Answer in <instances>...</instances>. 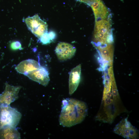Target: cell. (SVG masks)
<instances>
[{
	"mask_svg": "<svg viewBox=\"0 0 139 139\" xmlns=\"http://www.w3.org/2000/svg\"><path fill=\"white\" fill-rule=\"evenodd\" d=\"M104 89L101 104L95 120L111 124L121 113L128 110L123 105L119 96L114 75L105 74L103 81Z\"/></svg>",
	"mask_w": 139,
	"mask_h": 139,
	"instance_id": "6da1fadb",
	"label": "cell"
},
{
	"mask_svg": "<svg viewBox=\"0 0 139 139\" xmlns=\"http://www.w3.org/2000/svg\"><path fill=\"white\" fill-rule=\"evenodd\" d=\"M59 116L60 124L70 127L82 122L86 117L88 108L84 102L73 98L64 99Z\"/></svg>",
	"mask_w": 139,
	"mask_h": 139,
	"instance_id": "7a4b0ae2",
	"label": "cell"
},
{
	"mask_svg": "<svg viewBox=\"0 0 139 139\" xmlns=\"http://www.w3.org/2000/svg\"><path fill=\"white\" fill-rule=\"evenodd\" d=\"M113 42L111 15L95 20L92 42L94 46L112 44Z\"/></svg>",
	"mask_w": 139,
	"mask_h": 139,
	"instance_id": "3957f363",
	"label": "cell"
},
{
	"mask_svg": "<svg viewBox=\"0 0 139 139\" xmlns=\"http://www.w3.org/2000/svg\"><path fill=\"white\" fill-rule=\"evenodd\" d=\"M21 117L20 113L10 106L0 107V129L6 126L16 127Z\"/></svg>",
	"mask_w": 139,
	"mask_h": 139,
	"instance_id": "277c9868",
	"label": "cell"
},
{
	"mask_svg": "<svg viewBox=\"0 0 139 139\" xmlns=\"http://www.w3.org/2000/svg\"><path fill=\"white\" fill-rule=\"evenodd\" d=\"M114 132L123 137L128 139L138 138V130L131 124L128 117L121 120L113 129Z\"/></svg>",
	"mask_w": 139,
	"mask_h": 139,
	"instance_id": "5b68a950",
	"label": "cell"
},
{
	"mask_svg": "<svg viewBox=\"0 0 139 139\" xmlns=\"http://www.w3.org/2000/svg\"><path fill=\"white\" fill-rule=\"evenodd\" d=\"M24 21L29 29L39 39L47 32V23L42 20L37 14L26 18Z\"/></svg>",
	"mask_w": 139,
	"mask_h": 139,
	"instance_id": "8992f818",
	"label": "cell"
},
{
	"mask_svg": "<svg viewBox=\"0 0 139 139\" xmlns=\"http://www.w3.org/2000/svg\"><path fill=\"white\" fill-rule=\"evenodd\" d=\"M4 91L0 94V107L10 106V104L17 99L20 86H14L5 83Z\"/></svg>",
	"mask_w": 139,
	"mask_h": 139,
	"instance_id": "52a82bcc",
	"label": "cell"
},
{
	"mask_svg": "<svg viewBox=\"0 0 139 139\" xmlns=\"http://www.w3.org/2000/svg\"><path fill=\"white\" fill-rule=\"evenodd\" d=\"M76 51L75 47L71 44L65 42L58 43L55 49L58 58L61 60L71 58L75 54Z\"/></svg>",
	"mask_w": 139,
	"mask_h": 139,
	"instance_id": "ba28073f",
	"label": "cell"
},
{
	"mask_svg": "<svg viewBox=\"0 0 139 139\" xmlns=\"http://www.w3.org/2000/svg\"><path fill=\"white\" fill-rule=\"evenodd\" d=\"M26 76L44 86L48 84L50 80L47 70L46 68L41 66L39 69L29 73Z\"/></svg>",
	"mask_w": 139,
	"mask_h": 139,
	"instance_id": "9c48e42d",
	"label": "cell"
},
{
	"mask_svg": "<svg viewBox=\"0 0 139 139\" xmlns=\"http://www.w3.org/2000/svg\"><path fill=\"white\" fill-rule=\"evenodd\" d=\"M90 6L93 12L95 20L105 19L111 15L109 9L102 0H97Z\"/></svg>",
	"mask_w": 139,
	"mask_h": 139,
	"instance_id": "30bf717a",
	"label": "cell"
},
{
	"mask_svg": "<svg viewBox=\"0 0 139 139\" xmlns=\"http://www.w3.org/2000/svg\"><path fill=\"white\" fill-rule=\"evenodd\" d=\"M40 66L37 61L28 59L21 62L16 66L15 69L19 73L26 76L29 73L39 69Z\"/></svg>",
	"mask_w": 139,
	"mask_h": 139,
	"instance_id": "8fae6325",
	"label": "cell"
},
{
	"mask_svg": "<svg viewBox=\"0 0 139 139\" xmlns=\"http://www.w3.org/2000/svg\"><path fill=\"white\" fill-rule=\"evenodd\" d=\"M81 66L79 64L71 71L69 80V94H72L76 90L79 84L81 74Z\"/></svg>",
	"mask_w": 139,
	"mask_h": 139,
	"instance_id": "7c38bea8",
	"label": "cell"
},
{
	"mask_svg": "<svg viewBox=\"0 0 139 139\" xmlns=\"http://www.w3.org/2000/svg\"><path fill=\"white\" fill-rule=\"evenodd\" d=\"M94 46L99 51L102 59L108 62V64L113 62L114 47L112 44Z\"/></svg>",
	"mask_w": 139,
	"mask_h": 139,
	"instance_id": "4fadbf2b",
	"label": "cell"
},
{
	"mask_svg": "<svg viewBox=\"0 0 139 139\" xmlns=\"http://www.w3.org/2000/svg\"><path fill=\"white\" fill-rule=\"evenodd\" d=\"M20 135L16 127L10 126L0 129V139H20Z\"/></svg>",
	"mask_w": 139,
	"mask_h": 139,
	"instance_id": "5bb4252c",
	"label": "cell"
},
{
	"mask_svg": "<svg viewBox=\"0 0 139 139\" xmlns=\"http://www.w3.org/2000/svg\"><path fill=\"white\" fill-rule=\"evenodd\" d=\"M56 37L55 33L53 31L47 32L44 34L39 39L40 42L43 44H48L53 41Z\"/></svg>",
	"mask_w": 139,
	"mask_h": 139,
	"instance_id": "9a60e30c",
	"label": "cell"
},
{
	"mask_svg": "<svg viewBox=\"0 0 139 139\" xmlns=\"http://www.w3.org/2000/svg\"><path fill=\"white\" fill-rule=\"evenodd\" d=\"M11 49L13 50L22 49L21 45L19 41H16L13 42L10 45Z\"/></svg>",
	"mask_w": 139,
	"mask_h": 139,
	"instance_id": "2e32d148",
	"label": "cell"
},
{
	"mask_svg": "<svg viewBox=\"0 0 139 139\" xmlns=\"http://www.w3.org/2000/svg\"><path fill=\"white\" fill-rule=\"evenodd\" d=\"M80 2L84 3L90 6L97 0H75Z\"/></svg>",
	"mask_w": 139,
	"mask_h": 139,
	"instance_id": "e0dca14e",
	"label": "cell"
}]
</instances>
